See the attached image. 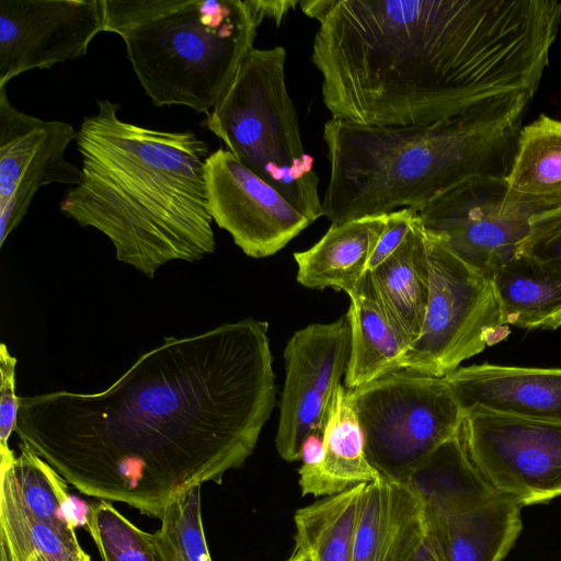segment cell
<instances>
[{"label": "cell", "mask_w": 561, "mask_h": 561, "mask_svg": "<svg viewBox=\"0 0 561 561\" xmlns=\"http://www.w3.org/2000/svg\"><path fill=\"white\" fill-rule=\"evenodd\" d=\"M459 436L480 476L519 506L561 497V421L472 410Z\"/></svg>", "instance_id": "10"}, {"label": "cell", "mask_w": 561, "mask_h": 561, "mask_svg": "<svg viewBox=\"0 0 561 561\" xmlns=\"http://www.w3.org/2000/svg\"><path fill=\"white\" fill-rule=\"evenodd\" d=\"M506 178L476 176L417 210L425 230L492 279L520 253L529 218L506 203Z\"/></svg>", "instance_id": "11"}, {"label": "cell", "mask_w": 561, "mask_h": 561, "mask_svg": "<svg viewBox=\"0 0 561 561\" xmlns=\"http://www.w3.org/2000/svg\"><path fill=\"white\" fill-rule=\"evenodd\" d=\"M329 401L296 375L285 373L279 403L276 449L286 461L300 460L307 437L322 433Z\"/></svg>", "instance_id": "27"}, {"label": "cell", "mask_w": 561, "mask_h": 561, "mask_svg": "<svg viewBox=\"0 0 561 561\" xmlns=\"http://www.w3.org/2000/svg\"><path fill=\"white\" fill-rule=\"evenodd\" d=\"M84 525L102 561H162L153 534L135 526L107 501L89 505Z\"/></svg>", "instance_id": "28"}, {"label": "cell", "mask_w": 561, "mask_h": 561, "mask_svg": "<svg viewBox=\"0 0 561 561\" xmlns=\"http://www.w3.org/2000/svg\"><path fill=\"white\" fill-rule=\"evenodd\" d=\"M347 314L330 323H313L298 330L284 351L285 373L298 376L330 401L346 374L351 355Z\"/></svg>", "instance_id": "24"}, {"label": "cell", "mask_w": 561, "mask_h": 561, "mask_svg": "<svg viewBox=\"0 0 561 561\" xmlns=\"http://www.w3.org/2000/svg\"><path fill=\"white\" fill-rule=\"evenodd\" d=\"M405 484L421 502L425 561H502L520 535L522 506L480 476L459 434Z\"/></svg>", "instance_id": "7"}, {"label": "cell", "mask_w": 561, "mask_h": 561, "mask_svg": "<svg viewBox=\"0 0 561 561\" xmlns=\"http://www.w3.org/2000/svg\"><path fill=\"white\" fill-rule=\"evenodd\" d=\"M104 32L119 35L157 106L208 115L254 48L252 0H101Z\"/></svg>", "instance_id": "5"}, {"label": "cell", "mask_w": 561, "mask_h": 561, "mask_svg": "<svg viewBox=\"0 0 561 561\" xmlns=\"http://www.w3.org/2000/svg\"><path fill=\"white\" fill-rule=\"evenodd\" d=\"M101 32V0H0V87L84 56Z\"/></svg>", "instance_id": "14"}, {"label": "cell", "mask_w": 561, "mask_h": 561, "mask_svg": "<svg viewBox=\"0 0 561 561\" xmlns=\"http://www.w3.org/2000/svg\"><path fill=\"white\" fill-rule=\"evenodd\" d=\"M323 453L322 433L309 435L301 447L300 460L302 465L300 468L311 469L317 467L322 461Z\"/></svg>", "instance_id": "34"}, {"label": "cell", "mask_w": 561, "mask_h": 561, "mask_svg": "<svg viewBox=\"0 0 561 561\" xmlns=\"http://www.w3.org/2000/svg\"><path fill=\"white\" fill-rule=\"evenodd\" d=\"M285 64L282 46L253 48L205 125L243 165L314 221L322 216L319 178L305 150Z\"/></svg>", "instance_id": "6"}, {"label": "cell", "mask_w": 561, "mask_h": 561, "mask_svg": "<svg viewBox=\"0 0 561 561\" xmlns=\"http://www.w3.org/2000/svg\"><path fill=\"white\" fill-rule=\"evenodd\" d=\"M520 129V122L373 127L331 117L323 128L330 175L322 216L341 224L405 207L417 211L471 178H506Z\"/></svg>", "instance_id": "4"}, {"label": "cell", "mask_w": 561, "mask_h": 561, "mask_svg": "<svg viewBox=\"0 0 561 561\" xmlns=\"http://www.w3.org/2000/svg\"><path fill=\"white\" fill-rule=\"evenodd\" d=\"M0 458V497L37 519L77 524L66 481L28 446Z\"/></svg>", "instance_id": "23"}, {"label": "cell", "mask_w": 561, "mask_h": 561, "mask_svg": "<svg viewBox=\"0 0 561 561\" xmlns=\"http://www.w3.org/2000/svg\"><path fill=\"white\" fill-rule=\"evenodd\" d=\"M506 203L529 219L561 208V121L540 115L520 129Z\"/></svg>", "instance_id": "19"}, {"label": "cell", "mask_w": 561, "mask_h": 561, "mask_svg": "<svg viewBox=\"0 0 561 561\" xmlns=\"http://www.w3.org/2000/svg\"><path fill=\"white\" fill-rule=\"evenodd\" d=\"M322 437V461L311 469L299 468L302 495L332 496L380 478L367 459L360 424L342 383L329 401Z\"/></svg>", "instance_id": "17"}, {"label": "cell", "mask_w": 561, "mask_h": 561, "mask_svg": "<svg viewBox=\"0 0 561 561\" xmlns=\"http://www.w3.org/2000/svg\"><path fill=\"white\" fill-rule=\"evenodd\" d=\"M77 138L67 122L44 121L13 107L5 85L0 87V247L41 187L79 184L81 169L65 158Z\"/></svg>", "instance_id": "12"}, {"label": "cell", "mask_w": 561, "mask_h": 561, "mask_svg": "<svg viewBox=\"0 0 561 561\" xmlns=\"http://www.w3.org/2000/svg\"><path fill=\"white\" fill-rule=\"evenodd\" d=\"M16 358L4 343L0 345V458L13 453L9 438L15 431L20 409V397L15 393Z\"/></svg>", "instance_id": "31"}, {"label": "cell", "mask_w": 561, "mask_h": 561, "mask_svg": "<svg viewBox=\"0 0 561 561\" xmlns=\"http://www.w3.org/2000/svg\"><path fill=\"white\" fill-rule=\"evenodd\" d=\"M201 486L179 496L161 517L153 536L162 561H211L202 520Z\"/></svg>", "instance_id": "29"}, {"label": "cell", "mask_w": 561, "mask_h": 561, "mask_svg": "<svg viewBox=\"0 0 561 561\" xmlns=\"http://www.w3.org/2000/svg\"><path fill=\"white\" fill-rule=\"evenodd\" d=\"M0 561H12L5 545L0 540Z\"/></svg>", "instance_id": "36"}, {"label": "cell", "mask_w": 561, "mask_h": 561, "mask_svg": "<svg viewBox=\"0 0 561 561\" xmlns=\"http://www.w3.org/2000/svg\"><path fill=\"white\" fill-rule=\"evenodd\" d=\"M78 130L81 180L60 211L110 239L116 259L152 278L171 261L195 262L216 248L206 185L207 144L192 130L147 128L98 100Z\"/></svg>", "instance_id": "3"}, {"label": "cell", "mask_w": 561, "mask_h": 561, "mask_svg": "<svg viewBox=\"0 0 561 561\" xmlns=\"http://www.w3.org/2000/svg\"><path fill=\"white\" fill-rule=\"evenodd\" d=\"M492 283L506 325L529 330L561 327V267L518 254Z\"/></svg>", "instance_id": "22"}, {"label": "cell", "mask_w": 561, "mask_h": 561, "mask_svg": "<svg viewBox=\"0 0 561 561\" xmlns=\"http://www.w3.org/2000/svg\"><path fill=\"white\" fill-rule=\"evenodd\" d=\"M365 453L380 478L405 483L460 432L465 413L445 377L408 369L348 389Z\"/></svg>", "instance_id": "8"}, {"label": "cell", "mask_w": 561, "mask_h": 561, "mask_svg": "<svg viewBox=\"0 0 561 561\" xmlns=\"http://www.w3.org/2000/svg\"><path fill=\"white\" fill-rule=\"evenodd\" d=\"M445 378L465 414L485 410L561 421V368L484 363L458 367Z\"/></svg>", "instance_id": "15"}, {"label": "cell", "mask_w": 561, "mask_h": 561, "mask_svg": "<svg viewBox=\"0 0 561 561\" xmlns=\"http://www.w3.org/2000/svg\"><path fill=\"white\" fill-rule=\"evenodd\" d=\"M268 323L165 337L99 392L20 397L15 433L80 493L159 518L253 453L275 407Z\"/></svg>", "instance_id": "1"}, {"label": "cell", "mask_w": 561, "mask_h": 561, "mask_svg": "<svg viewBox=\"0 0 561 561\" xmlns=\"http://www.w3.org/2000/svg\"><path fill=\"white\" fill-rule=\"evenodd\" d=\"M77 524L37 519L0 497V540L12 561H91Z\"/></svg>", "instance_id": "26"}, {"label": "cell", "mask_w": 561, "mask_h": 561, "mask_svg": "<svg viewBox=\"0 0 561 561\" xmlns=\"http://www.w3.org/2000/svg\"><path fill=\"white\" fill-rule=\"evenodd\" d=\"M414 561H425V560H424V558H423V552H422V553H421V556H420L417 559H415Z\"/></svg>", "instance_id": "37"}, {"label": "cell", "mask_w": 561, "mask_h": 561, "mask_svg": "<svg viewBox=\"0 0 561 561\" xmlns=\"http://www.w3.org/2000/svg\"><path fill=\"white\" fill-rule=\"evenodd\" d=\"M427 232V231H426ZM430 296L420 336L400 369L446 377L459 365L510 334L492 279L427 232Z\"/></svg>", "instance_id": "9"}, {"label": "cell", "mask_w": 561, "mask_h": 561, "mask_svg": "<svg viewBox=\"0 0 561 561\" xmlns=\"http://www.w3.org/2000/svg\"><path fill=\"white\" fill-rule=\"evenodd\" d=\"M312 62L332 118L373 127L513 124L561 23L551 0H334Z\"/></svg>", "instance_id": "2"}, {"label": "cell", "mask_w": 561, "mask_h": 561, "mask_svg": "<svg viewBox=\"0 0 561 561\" xmlns=\"http://www.w3.org/2000/svg\"><path fill=\"white\" fill-rule=\"evenodd\" d=\"M519 254L561 267V208L530 218Z\"/></svg>", "instance_id": "30"}, {"label": "cell", "mask_w": 561, "mask_h": 561, "mask_svg": "<svg viewBox=\"0 0 561 561\" xmlns=\"http://www.w3.org/2000/svg\"><path fill=\"white\" fill-rule=\"evenodd\" d=\"M205 170L213 221L248 256L277 253L313 222L227 149L211 152Z\"/></svg>", "instance_id": "13"}, {"label": "cell", "mask_w": 561, "mask_h": 561, "mask_svg": "<svg viewBox=\"0 0 561 561\" xmlns=\"http://www.w3.org/2000/svg\"><path fill=\"white\" fill-rule=\"evenodd\" d=\"M370 274L389 322L409 347L421 334L430 296L427 232L419 214L403 243Z\"/></svg>", "instance_id": "18"}, {"label": "cell", "mask_w": 561, "mask_h": 561, "mask_svg": "<svg viewBox=\"0 0 561 561\" xmlns=\"http://www.w3.org/2000/svg\"><path fill=\"white\" fill-rule=\"evenodd\" d=\"M286 561H313V559L308 552L295 548L293 554Z\"/></svg>", "instance_id": "35"}, {"label": "cell", "mask_w": 561, "mask_h": 561, "mask_svg": "<svg viewBox=\"0 0 561 561\" xmlns=\"http://www.w3.org/2000/svg\"><path fill=\"white\" fill-rule=\"evenodd\" d=\"M387 214L331 224L311 248L294 253L297 280L307 288H333L347 295L367 272L385 229Z\"/></svg>", "instance_id": "20"}, {"label": "cell", "mask_w": 561, "mask_h": 561, "mask_svg": "<svg viewBox=\"0 0 561 561\" xmlns=\"http://www.w3.org/2000/svg\"><path fill=\"white\" fill-rule=\"evenodd\" d=\"M255 11L261 21L272 19L276 25H279L288 14L289 10L299 5L298 0H252Z\"/></svg>", "instance_id": "33"}, {"label": "cell", "mask_w": 561, "mask_h": 561, "mask_svg": "<svg viewBox=\"0 0 561 561\" xmlns=\"http://www.w3.org/2000/svg\"><path fill=\"white\" fill-rule=\"evenodd\" d=\"M424 549L421 502L405 484L383 478L365 485L353 561H414Z\"/></svg>", "instance_id": "16"}, {"label": "cell", "mask_w": 561, "mask_h": 561, "mask_svg": "<svg viewBox=\"0 0 561 561\" xmlns=\"http://www.w3.org/2000/svg\"><path fill=\"white\" fill-rule=\"evenodd\" d=\"M348 296L352 341L345 383L354 389L399 370L408 346L389 322L369 271Z\"/></svg>", "instance_id": "21"}, {"label": "cell", "mask_w": 561, "mask_h": 561, "mask_svg": "<svg viewBox=\"0 0 561 561\" xmlns=\"http://www.w3.org/2000/svg\"><path fill=\"white\" fill-rule=\"evenodd\" d=\"M367 483L327 496L295 514L296 547L313 561H353L359 502Z\"/></svg>", "instance_id": "25"}, {"label": "cell", "mask_w": 561, "mask_h": 561, "mask_svg": "<svg viewBox=\"0 0 561 561\" xmlns=\"http://www.w3.org/2000/svg\"><path fill=\"white\" fill-rule=\"evenodd\" d=\"M416 216L417 211L409 207L387 214L385 229L369 259L367 271L375 270L403 243Z\"/></svg>", "instance_id": "32"}]
</instances>
